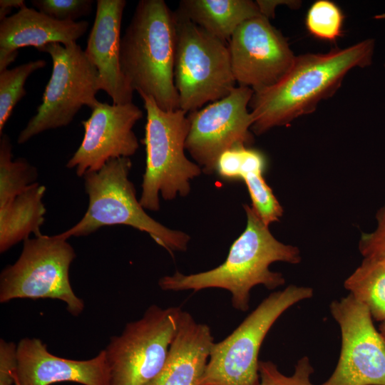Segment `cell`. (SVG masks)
Listing matches in <instances>:
<instances>
[{
    "instance_id": "4fadbf2b",
    "label": "cell",
    "mask_w": 385,
    "mask_h": 385,
    "mask_svg": "<svg viewBox=\"0 0 385 385\" xmlns=\"http://www.w3.org/2000/svg\"><path fill=\"white\" fill-rule=\"evenodd\" d=\"M227 43L235 81L254 92L279 82L296 57L281 32L262 15L243 22Z\"/></svg>"
},
{
    "instance_id": "8992f818",
    "label": "cell",
    "mask_w": 385,
    "mask_h": 385,
    "mask_svg": "<svg viewBox=\"0 0 385 385\" xmlns=\"http://www.w3.org/2000/svg\"><path fill=\"white\" fill-rule=\"evenodd\" d=\"M312 296V288L294 284L271 293L230 334L214 342L198 385H258L259 353L270 329L287 309Z\"/></svg>"
},
{
    "instance_id": "277c9868",
    "label": "cell",
    "mask_w": 385,
    "mask_h": 385,
    "mask_svg": "<svg viewBox=\"0 0 385 385\" xmlns=\"http://www.w3.org/2000/svg\"><path fill=\"white\" fill-rule=\"evenodd\" d=\"M131 167L130 158L121 157L110 160L97 171L86 173L87 210L79 222L58 236L68 240L87 236L103 227L124 225L148 233L171 255L185 251L190 239L188 234L165 227L145 212L129 179Z\"/></svg>"
},
{
    "instance_id": "83f0119b",
    "label": "cell",
    "mask_w": 385,
    "mask_h": 385,
    "mask_svg": "<svg viewBox=\"0 0 385 385\" xmlns=\"http://www.w3.org/2000/svg\"><path fill=\"white\" fill-rule=\"evenodd\" d=\"M376 217V230L362 233L359 249L364 259L385 263V205L378 210Z\"/></svg>"
},
{
    "instance_id": "6da1fadb",
    "label": "cell",
    "mask_w": 385,
    "mask_h": 385,
    "mask_svg": "<svg viewBox=\"0 0 385 385\" xmlns=\"http://www.w3.org/2000/svg\"><path fill=\"white\" fill-rule=\"evenodd\" d=\"M374 46V41L367 39L327 53L296 56L279 82L253 93L249 103L254 120L252 132L261 135L313 112L321 100L336 92L349 71L371 63Z\"/></svg>"
},
{
    "instance_id": "52a82bcc",
    "label": "cell",
    "mask_w": 385,
    "mask_h": 385,
    "mask_svg": "<svg viewBox=\"0 0 385 385\" xmlns=\"http://www.w3.org/2000/svg\"><path fill=\"white\" fill-rule=\"evenodd\" d=\"M174 82L179 109L190 113L219 101L235 88L227 43L177 10Z\"/></svg>"
},
{
    "instance_id": "2e32d148",
    "label": "cell",
    "mask_w": 385,
    "mask_h": 385,
    "mask_svg": "<svg viewBox=\"0 0 385 385\" xmlns=\"http://www.w3.org/2000/svg\"><path fill=\"white\" fill-rule=\"evenodd\" d=\"M125 0H98L94 23L91 29L86 55L98 72L99 88L113 104L132 103L133 91L120 65V28Z\"/></svg>"
},
{
    "instance_id": "d6986e66",
    "label": "cell",
    "mask_w": 385,
    "mask_h": 385,
    "mask_svg": "<svg viewBox=\"0 0 385 385\" xmlns=\"http://www.w3.org/2000/svg\"><path fill=\"white\" fill-rule=\"evenodd\" d=\"M177 11L226 43L243 22L262 15L257 2L250 0H182Z\"/></svg>"
},
{
    "instance_id": "44dd1931",
    "label": "cell",
    "mask_w": 385,
    "mask_h": 385,
    "mask_svg": "<svg viewBox=\"0 0 385 385\" xmlns=\"http://www.w3.org/2000/svg\"><path fill=\"white\" fill-rule=\"evenodd\" d=\"M349 294L364 304L376 321L385 320V263L368 259L345 280Z\"/></svg>"
},
{
    "instance_id": "9c48e42d",
    "label": "cell",
    "mask_w": 385,
    "mask_h": 385,
    "mask_svg": "<svg viewBox=\"0 0 385 385\" xmlns=\"http://www.w3.org/2000/svg\"><path fill=\"white\" fill-rule=\"evenodd\" d=\"M38 51L51 57L52 72L36 113L19 134V144L68 125L82 106L92 110L100 103L96 97L100 90L98 70L77 43H49Z\"/></svg>"
},
{
    "instance_id": "cb8c5ba5",
    "label": "cell",
    "mask_w": 385,
    "mask_h": 385,
    "mask_svg": "<svg viewBox=\"0 0 385 385\" xmlns=\"http://www.w3.org/2000/svg\"><path fill=\"white\" fill-rule=\"evenodd\" d=\"M344 16L333 1L318 0L307 11L305 25L308 32L319 40L335 42L342 35Z\"/></svg>"
},
{
    "instance_id": "603a6c76",
    "label": "cell",
    "mask_w": 385,
    "mask_h": 385,
    "mask_svg": "<svg viewBox=\"0 0 385 385\" xmlns=\"http://www.w3.org/2000/svg\"><path fill=\"white\" fill-rule=\"evenodd\" d=\"M46 64L38 59L0 72V136L16 103L26 94L27 78Z\"/></svg>"
},
{
    "instance_id": "3957f363",
    "label": "cell",
    "mask_w": 385,
    "mask_h": 385,
    "mask_svg": "<svg viewBox=\"0 0 385 385\" xmlns=\"http://www.w3.org/2000/svg\"><path fill=\"white\" fill-rule=\"evenodd\" d=\"M176 21L163 0H141L120 39V65L130 88L164 111L179 109L174 82Z\"/></svg>"
},
{
    "instance_id": "f1b7e54d",
    "label": "cell",
    "mask_w": 385,
    "mask_h": 385,
    "mask_svg": "<svg viewBox=\"0 0 385 385\" xmlns=\"http://www.w3.org/2000/svg\"><path fill=\"white\" fill-rule=\"evenodd\" d=\"M17 344L0 339V385H16Z\"/></svg>"
},
{
    "instance_id": "1f68e13d",
    "label": "cell",
    "mask_w": 385,
    "mask_h": 385,
    "mask_svg": "<svg viewBox=\"0 0 385 385\" xmlns=\"http://www.w3.org/2000/svg\"><path fill=\"white\" fill-rule=\"evenodd\" d=\"M18 51H8L0 48V72L8 69L7 67L15 61Z\"/></svg>"
},
{
    "instance_id": "5bb4252c",
    "label": "cell",
    "mask_w": 385,
    "mask_h": 385,
    "mask_svg": "<svg viewBox=\"0 0 385 385\" xmlns=\"http://www.w3.org/2000/svg\"><path fill=\"white\" fill-rule=\"evenodd\" d=\"M143 116L133 103L109 104L100 102L81 124L84 135L78 149L66 163L78 176L97 171L112 159L134 155L139 143L133 130Z\"/></svg>"
},
{
    "instance_id": "e0dca14e",
    "label": "cell",
    "mask_w": 385,
    "mask_h": 385,
    "mask_svg": "<svg viewBox=\"0 0 385 385\" xmlns=\"http://www.w3.org/2000/svg\"><path fill=\"white\" fill-rule=\"evenodd\" d=\"M213 343L210 327L182 310L165 364L146 385H198Z\"/></svg>"
},
{
    "instance_id": "7402d4cb",
    "label": "cell",
    "mask_w": 385,
    "mask_h": 385,
    "mask_svg": "<svg viewBox=\"0 0 385 385\" xmlns=\"http://www.w3.org/2000/svg\"><path fill=\"white\" fill-rule=\"evenodd\" d=\"M12 145L9 137L0 138V206L14 199L38 183V170L25 158L12 160Z\"/></svg>"
},
{
    "instance_id": "4316f807",
    "label": "cell",
    "mask_w": 385,
    "mask_h": 385,
    "mask_svg": "<svg viewBox=\"0 0 385 385\" xmlns=\"http://www.w3.org/2000/svg\"><path fill=\"white\" fill-rule=\"evenodd\" d=\"M92 0H32L38 11L61 21H77L76 19L89 15L92 11Z\"/></svg>"
},
{
    "instance_id": "ffe728a7",
    "label": "cell",
    "mask_w": 385,
    "mask_h": 385,
    "mask_svg": "<svg viewBox=\"0 0 385 385\" xmlns=\"http://www.w3.org/2000/svg\"><path fill=\"white\" fill-rule=\"evenodd\" d=\"M46 187L36 183L6 204L0 206V252L21 241L41 235L46 207L43 199Z\"/></svg>"
},
{
    "instance_id": "ac0fdd59",
    "label": "cell",
    "mask_w": 385,
    "mask_h": 385,
    "mask_svg": "<svg viewBox=\"0 0 385 385\" xmlns=\"http://www.w3.org/2000/svg\"><path fill=\"white\" fill-rule=\"evenodd\" d=\"M0 21V48L8 51L25 46L38 50L53 43L72 44L89 26L86 21H58L26 6Z\"/></svg>"
},
{
    "instance_id": "484cf974",
    "label": "cell",
    "mask_w": 385,
    "mask_h": 385,
    "mask_svg": "<svg viewBox=\"0 0 385 385\" xmlns=\"http://www.w3.org/2000/svg\"><path fill=\"white\" fill-rule=\"evenodd\" d=\"M313 372L314 369L307 356L298 360L291 376L283 374L271 361H260L258 385H314L310 379Z\"/></svg>"
},
{
    "instance_id": "8fae6325",
    "label": "cell",
    "mask_w": 385,
    "mask_h": 385,
    "mask_svg": "<svg viewBox=\"0 0 385 385\" xmlns=\"http://www.w3.org/2000/svg\"><path fill=\"white\" fill-rule=\"evenodd\" d=\"M330 312L341 332V351L330 377L320 385H385V338L367 307L353 295L334 300Z\"/></svg>"
},
{
    "instance_id": "7c38bea8",
    "label": "cell",
    "mask_w": 385,
    "mask_h": 385,
    "mask_svg": "<svg viewBox=\"0 0 385 385\" xmlns=\"http://www.w3.org/2000/svg\"><path fill=\"white\" fill-rule=\"evenodd\" d=\"M253 93L252 88L239 86L226 97L188 115L190 128L185 150L205 173L215 171L224 151L253 143L250 130L254 120L247 110Z\"/></svg>"
},
{
    "instance_id": "ba28073f",
    "label": "cell",
    "mask_w": 385,
    "mask_h": 385,
    "mask_svg": "<svg viewBox=\"0 0 385 385\" xmlns=\"http://www.w3.org/2000/svg\"><path fill=\"white\" fill-rule=\"evenodd\" d=\"M75 257L73 247L58 235L24 240L17 260L1 272L0 302L24 298L58 299L71 315H80L84 302L74 293L69 279Z\"/></svg>"
},
{
    "instance_id": "30bf717a",
    "label": "cell",
    "mask_w": 385,
    "mask_h": 385,
    "mask_svg": "<svg viewBox=\"0 0 385 385\" xmlns=\"http://www.w3.org/2000/svg\"><path fill=\"white\" fill-rule=\"evenodd\" d=\"M180 307L152 304L143 317L127 323L104 349L108 385H146L160 371L177 330Z\"/></svg>"
},
{
    "instance_id": "836d02e7",
    "label": "cell",
    "mask_w": 385,
    "mask_h": 385,
    "mask_svg": "<svg viewBox=\"0 0 385 385\" xmlns=\"http://www.w3.org/2000/svg\"><path fill=\"white\" fill-rule=\"evenodd\" d=\"M15 384H16V385H21V384H19V382L18 381L16 375H15Z\"/></svg>"
},
{
    "instance_id": "7a4b0ae2",
    "label": "cell",
    "mask_w": 385,
    "mask_h": 385,
    "mask_svg": "<svg viewBox=\"0 0 385 385\" xmlns=\"http://www.w3.org/2000/svg\"><path fill=\"white\" fill-rule=\"evenodd\" d=\"M247 225L232 244L227 257L219 266L198 273L184 274L176 271L158 281L164 291L192 290L208 288L228 291L234 309L246 312L250 307V292L257 285L274 290L285 283L280 272H272L275 262L297 264L301 261L297 247L278 241L252 206L243 205Z\"/></svg>"
},
{
    "instance_id": "d6a6232c",
    "label": "cell",
    "mask_w": 385,
    "mask_h": 385,
    "mask_svg": "<svg viewBox=\"0 0 385 385\" xmlns=\"http://www.w3.org/2000/svg\"><path fill=\"white\" fill-rule=\"evenodd\" d=\"M379 332L385 338V320L381 322L379 326Z\"/></svg>"
},
{
    "instance_id": "d4e9b609",
    "label": "cell",
    "mask_w": 385,
    "mask_h": 385,
    "mask_svg": "<svg viewBox=\"0 0 385 385\" xmlns=\"http://www.w3.org/2000/svg\"><path fill=\"white\" fill-rule=\"evenodd\" d=\"M264 171L255 170L245 174L244 180L249 192L252 207L265 225L279 221L283 209L263 177Z\"/></svg>"
},
{
    "instance_id": "4dcf8cb0",
    "label": "cell",
    "mask_w": 385,
    "mask_h": 385,
    "mask_svg": "<svg viewBox=\"0 0 385 385\" xmlns=\"http://www.w3.org/2000/svg\"><path fill=\"white\" fill-rule=\"evenodd\" d=\"M26 6L24 0H1L0 1V21L6 18L14 8L21 9Z\"/></svg>"
},
{
    "instance_id": "f546056e",
    "label": "cell",
    "mask_w": 385,
    "mask_h": 385,
    "mask_svg": "<svg viewBox=\"0 0 385 385\" xmlns=\"http://www.w3.org/2000/svg\"><path fill=\"white\" fill-rule=\"evenodd\" d=\"M245 147L247 146H236L224 151L217 160L215 172L227 180L240 179L242 150Z\"/></svg>"
},
{
    "instance_id": "9a60e30c",
    "label": "cell",
    "mask_w": 385,
    "mask_h": 385,
    "mask_svg": "<svg viewBox=\"0 0 385 385\" xmlns=\"http://www.w3.org/2000/svg\"><path fill=\"white\" fill-rule=\"evenodd\" d=\"M16 376L21 385L74 382L108 385L109 367L104 349L95 357L74 360L52 354L38 338L25 337L17 344Z\"/></svg>"
},
{
    "instance_id": "5b68a950",
    "label": "cell",
    "mask_w": 385,
    "mask_h": 385,
    "mask_svg": "<svg viewBox=\"0 0 385 385\" xmlns=\"http://www.w3.org/2000/svg\"><path fill=\"white\" fill-rule=\"evenodd\" d=\"M146 111L145 138L146 164L140 202L144 209L158 211L160 194L165 200L190 191V181L202 171L185 154L190 123L185 111H164L154 99L140 95Z\"/></svg>"
}]
</instances>
